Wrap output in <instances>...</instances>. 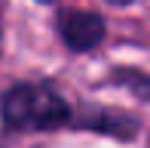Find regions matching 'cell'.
Returning <instances> with one entry per match:
<instances>
[{
    "label": "cell",
    "instance_id": "8992f818",
    "mask_svg": "<svg viewBox=\"0 0 150 148\" xmlns=\"http://www.w3.org/2000/svg\"><path fill=\"white\" fill-rule=\"evenodd\" d=\"M0 148H3V145H0Z\"/></svg>",
    "mask_w": 150,
    "mask_h": 148
},
{
    "label": "cell",
    "instance_id": "277c9868",
    "mask_svg": "<svg viewBox=\"0 0 150 148\" xmlns=\"http://www.w3.org/2000/svg\"><path fill=\"white\" fill-rule=\"evenodd\" d=\"M104 3H110V6H129V3H135V0H104Z\"/></svg>",
    "mask_w": 150,
    "mask_h": 148
},
{
    "label": "cell",
    "instance_id": "6da1fadb",
    "mask_svg": "<svg viewBox=\"0 0 150 148\" xmlns=\"http://www.w3.org/2000/svg\"><path fill=\"white\" fill-rule=\"evenodd\" d=\"M0 120L9 133H43L71 124V105L55 86L22 80L0 96Z\"/></svg>",
    "mask_w": 150,
    "mask_h": 148
},
{
    "label": "cell",
    "instance_id": "3957f363",
    "mask_svg": "<svg viewBox=\"0 0 150 148\" xmlns=\"http://www.w3.org/2000/svg\"><path fill=\"white\" fill-rule=\"evenodd\" d=\"M113 83H122L129 93H135L138 99H150V77L141 71H132V68H120L113 74Z\"/></svg>",
    "mask_w": 150,
    "mask_h": 148
},
{
    "label": "cell",
    "instance_id": "5b68a950",
    "mask_svg": "<svg viewBox=\"0 0 150 148\" xmlns=\"http://www.w3.org/2000/svg\"><path fill=\"white\" fill-rule=\"evenodd\" d=\"M40 3H52V0H40Z\"/></svg>",
    "mask_w": 150,
    "mask_h": 148
},
{
    "label": "cell",
    "instance_id": "7a4b0ae2",
    "mask_svg": "<svg viewBox=\"0 0 150 148\" xmlns=\"http://www.w3.org/2000/svg\"><path fill=\"white\" fill-rule=\"evenodd\" d=\"M58 34L64 40L67 50L74 52H89L104 40L107 34V22L98 12H86V9H61L58 12Z\"/></svg>",
    "mask_w": 150,
    "mask_h": 148
}]
</instances>
